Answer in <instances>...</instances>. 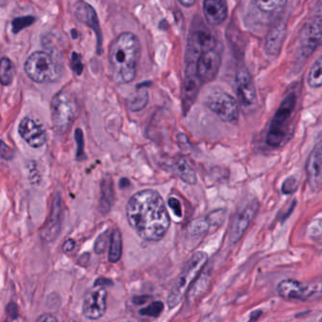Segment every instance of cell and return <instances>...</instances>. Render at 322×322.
I'll return each instance as SVG.
<instances>
[{
  "label": "cell",
  "mask_w": 322,
  "mask_h": 322,
  "mask_svg": "<svg viewBox=\"0 0 322 322\" xmlns=\"http://www.w3.org/2000/svg\"><path fill=\"white\" fill-rule=\"evenodd\" d=\"M126 216L137 235L149 242L160 241L170 227L164 199L152 189L141 190L131 197L126 206Z\"/></svg>",
  "instance_id": "6da1fadb"
},
{
  "label": "cell",
  "mask_w": 322,
  "mask_h": 322,
  "mask_svg": "<svg viewBox=\"0 0 322 322\" xmlns=\"http://www.w3.org/2000/svg\"><path fill=\"white\" fill-rule=\"evenodd\" d=\"M140 55L139 39L132 32H123L111 44L110 72L116 83H130L135 79Z\"/></svg>",
  "instance_id": "7a4b0ae2"
},
{
  "label": "cell",
  "mask_w": 322,
  "mask_h": 322,
  "mask_svg": "<svg viewBox=\"0 0 322 322\" xmlns=\"http://www.w3.org/2000/svg\"><path fill=\"white\" fill-rule=\"evenodd\" d=\"M207 261L208 255L206 253L203 251H198L185 264L168 294L167 306L169 309H173L181 304L188 291L189 287L195 280L199 277L201 270L205 267Z\"/></svg>",
  "instance_id": "3957f363"
},
{
  "label": "cell",
  "mask_w": 322,
  "mask_h": 322,
  "mask_svg": "<svg viewBox=\"0 0 322 322\" xmlns=\"http://www.w3.org/2000/svg\"><path fill=\"white\" fill-rule=\"evenodd\" d=\"M296 94H288L280 105L270 122L267 135V144L268 146L277 148L285 144L289 132L293 114L296 109Z\"/></svg>",
  "instance_id": "277c9868"
},
{
  "label": "cell",
  "mask_w": 322,
  "mask_h": 322,
  "mask_svg": "<svg viewBox=\"0 0 322 322\" xmlns=\"http://www.w3.org/2000/svg\"><path fill=\"white\" fill-rule=\"evenodd\" d=\"M51 121L57 134L70 130L78 114V105L73 96L66 90L57 93L51 100Z\"/></svg>",
  "instance_id": "5b68a950"
},
{
  "label": "cell",
  "mask_w": 322,
  "mask_h": 322,
  "mask_svg": "<svg viewBox=\"0 0 322 322\" xmlns=\"http://www.w3.org/2000/svg\"><path fill=\"white\" fill-rule=\"evenodd\" d=\"M25 72L37 83L54 82L59 78V69L53 58L44 51L34 52L27 59Z\"/></svg>",
  "instance_id": "8992f818"
},
{
  "label": "cell",
  "mask_w": 322,
  "mask_h": 322,
  "mask_svg": "<svg viewBox=\"0 0 322 322\" xmlns=\"http://www.w3.org/2000/svg\"><path fill=\"white\" fill-rule=\"evenodd\" d=\"M217 44L214 34L208 27L201 21L199 23H193L186 48L187 66H196L200 56L209 49L217 48Z\"/></svg>",
  "instance_id": "52a82bcc"
},
{
  "label": "cell",
  "mask_w": 322,
  "mask_h": 322,
  "mask_svg": "<svg viewBox=\"0 0 322 322\" xmlns=\"http://www.w3.org/2000/svg\"><path fill=\"white\" fill-rule=\"evenodd\" d=\"M205 104L222 121L234 124L239 119L238 102L226 92L221 90L211 92L206 97Z\"/></svg>",
  "instance_id": "ba28073f"
},
{
  "label": "cell",
  "mask_w": 322,
  "mask_h": 322,
  "mask_svg": "<svg viewBox=\"0 0 322 322\" xmlns=\"http://www.w3.org/2000/svg\"><path fill=\"white\" fill-rule=\"evenodd\" d=\"M322 46V18L314 17L308 20L298 34V54L303 60Z\"/></svg>",
  "instance_id": "9c48e42d"
},
{
  "label": "cell",
  "mask_w": 322,
  "mask_h": 322,
  "mask_svg": "<svg viewBox=\"0 0 322 322\" xmlns=\"http://www.w3.org/2000/svg\"><path fill=\"white\" fill-rule=\"evenodd\" d=\"M259 202L256 199L246 201L234 213L230 226L229 238L231 243L237 244L243 237L245 232L255 218L259 209Z\"/></svg>",
  "instance_id": "30bf717a"
},
{
  "label": "cell",
  "mask_w": 322,
  "mask_h": 322,
  "mask_svg": "<svg viewBox=\"0 0 322 322\" xmlns=\"http://www.w3.org/2000/svg\"><path fill=\"white\" fill-rule=\"evenodd\" d=\"M235 86L239 106L244 113L252 112L257 106L258 98L253 79L246 67H242L237 71Z\"/></svg>",
  "instance_id": "8fae6325"
},
{
  "label": "cell",
  "mask_w": 322,
  "mask_h": 322,
  "mask_svg": "<svg viewBox=\"0 0 322 322\" xmlns=\"http://www.w3.org/2000/svg\"><path fill=\"white\" fill-rule=\"evenodd\" d=\"M107 310V291L103 286H97L87 292L82 304V315L87 319L97 320Z\"/></svg>",
  "instance_id": "7c38bea8"
},
{
  "label": "cell",
  "mask_w": 322,
  "mask_h": 322,
  "mask_svg": "<svg viewBox=\"0 0 322 322\" xmlns=\"http://www.w3.org/2000/svg\"><path fill=\"white\" fill-rule=\"evenodd\" d=\"M221 65V55L217 48L209 49L196 62V74L202 83L210 82L218 76Z\"/></svg>",
  "instance_id": "4fadbf2b"
},
{
  "label": "cell",
  "mask_w": 322,
  "mask_h": 322,
  "mask_svg": "<svg viewBox=\"0 0 322 322\" xmlns=\"http://www.w3.org/2000/svg\"><path fill=\"white\" fill-rule=\"evenodd\" d=\"M62 217H63V207H62L61 195L56 194L51 202V209H50L49 218L40 231V237L43 240L51 242V241H54L55 239L58 237L61 231Z\"/></svg>",
  "instance_id": "5bb4252c"
},
{
  "label": "cell",
  "mask_w": 322,
  "mask_h": 322,
  "mask_svg": "<svg viewBox=\"0 0 322 322\" xmlns=\"http://www.w3.org/2000/svg\"><path fill=\"white\" fill-rule=\"evenodd\" d=\"M307 183L313 192L322 188V139L317 142L310 152L306 164Z\"/></svg>",
  "instance_id": "9a60e30c"
},
{
  "label": "cell",
  "mask_w": 322,
  "mask_h": 322,
  "mask_svg": "<svg viewBox=\"0 0 322 322\" xmlns=\"http://www.w3.org/2000/svg\"><path fill=\"white\" fill-rule=\"evenodd\" d=\"M18 134L33 148H39L47 143V133L43 125L31 117H25L19 123Z\"/></svg>",
  "instance_id": "2e32d148"
},
{
  "label": "cell",
  "mask_w": 322,
  "mask_h": 322,
  "mask_svg": "<svg viewBox=\"0 0 322 322\" xmlns=\"http://www.w3.org/2000/svg\"><path fill=\"white\" fill-rule=\"evenodd\" d=\"M74 12L76 18L79 22L86 25L87 27L91 28L95 31L97 38V53L101 51V43H102V33L99 27V21L97 17V12L95 9L83 0H79L74 8Z\"/></svg>",
  "instance_id": "e0dca14e"
},
{
  "label": "cell",
  "mask_w": 322,
  "mask_h": 322,
  "mask_svg": "<svg viewBox=\"0 0 322 322\" xmlns=\"http://www.w3.org/2000/svg\"><path fill=\"white\" fill-rule=\"evenodd\" d=\"M203 13L208 24H222L228 16L226 0H203Z\"/></svg>",
  "instance_id": "ac0fdd59"
},
{
  "label": "cell",
  "mask_w": 322,
  "mask_h": 322,
  "mask_svg": "<svg viewBox=\"0 0 322 322\" xmlns=\"http://www.w3.org/2000/svg\"><path fill=\"white\" fill-rule=\"evenodd\" d=\"M201 82L196 74L195 66H187L186 78L183 90V105L184 112H187L191 105L194 103L195 98L198 95Z\"/></svg>",
  "instance_id": "d6986e66"
},
{
  "label": "cell",
  "mask_w": 322,
  "mask_h": 322,
  "mask_svg": "<svg viewBox=\"0 0 322 322\" xmlns=\"http://www.w3.org/2000/svg\"><path fill=\"white\" fill-rule=\"evenodd\" d=\"M286 34V27L285 23H278L268 31L266 38L265 49L270 56H277L281 52L282 47L285 42Z\"/></svg>",
  "instance_id": "ffe728a7"
},
{
  "label": "cell",
  "mask_w": 322,
  "mask_h": 322,
  "mask_svg": "<svg viewBox=\"0 0 322 322\" xmlns=\"http://www.w3.org/2000/svg\"><path fill=\"white\" fill-rule=\"evenodd\" d=\"M277 293L286 299L304 300V284L296 280H284L277 286Z\"/></svg>",
  "instance_id": "44dd1931"
},
{
  "label": "cell",
  "mask_w": 322,
  "mask_h": 322,
  "mask_svg": "<svg viewBox=\"0 0 322 322\" xmlns=\"http://www.w3.org/2000/svg\"><path fill=\"white\" fill-rule=\"evenodd\" d=\"M170 170L183 182L190 185L197 183V175L192 166L184 158H178L170 164Z\"/></svg>",
  "instance_id": "7402d4cb"
},
{
  "label": "cell",
  "mask_w": 322,
  "mask_h": 322,
  "mask_svg": "<svg viewBox=\"0 0 322 322\" xmlns=\"http://www.w3.org/2000/svg\"><path fill=\"white\" fill-rule=\"evenodd\" d=\"M122 234L119 230H115L112 232L111 243L109 247L108 260L110 263L116 264L121 259Z\"/></svg>",
  "instance_id": "603a6c76"
},
{
  "label": "cell",
  "mask_w": 322,
  "mask_h": 322,
  "mask_svg": "<svg viewBox=\"0 0 322 322\" xmlns=\"http://www.w3.org/2000/svg\"><path fill=\"white\" fill-rule=\"evenodd\" d=\"M322 297V277L304 284V302L316 300Z\"/></svg>",
  "instance_id": "cb8c5ba5"
},
{
  "label": "cell",
  "mask_w": 322,
  "mask_h": 322,
  "mask_svg": "<svg viewBox=\"0 0 322 322\" xmlns=\"http://www.w3.org/2000/svg\"><path fill=\"white\" fill-rule=\"evenodd\" d=\"M148 102V93L144 89H137V91L128 97L127 105L131 112H140L144 109Z\"/></svg>",
  "instance_id": "d4e9b609"
},
{
  "label": "cell",
  "mask_w": 322,
  "mask_h": 322,
  "mask_svg": "<svg viewBox=\"0 0 322 322\" xmlns=\"http://www.w3.org/2000/svg\"><path fill=\"white\" fill-rule=\"evenodd\" d=\"M14 76L15 69L12 61L8 57H3L0 61V81L2 85H11Z\"/></svg>",
  "instance_id": "484cf974"
},
{
  "label": "cell",
  "mask_w": 322,
  "mask_h": 322,
  "mask_svg": "<svg viewBox=\"0 0 322 322\" xmlns=\"http://www.w3.org/2000/svg\"><path fill=\"white\" fill-rule=\"evenodd\" d=\"M307 82L312 88H318L322 86V56L311 67L307 77Z\"/></svg>",
  "instance_id": "4316f807"
},
{
  "label": "cell",
  "mask_w": 322,
  "mask_h": 322,
  "mask_svg": "<svg viewBox=\"0 0 322 322\" xmlns=\"http://www.w3.org/2000/svg\"><path fill=\"white\" fill-rule=\"evenodd\" d=\"M210 226H211V224L208 221L206 217L205 218L195 219L189 224V234H191L193 237H199V235H201V234H204L209 230Z\"/></svg>",
  "instance_id": "83f0119b"
},
{
  "label": "cell",
  "mask_w": 322,
  "mask_h": 322,
  "mask_svg": "<svg viewBox=\"0 0 322 322\" xmlns=\"http://www.w3.org/2000/svg\"><path fill=\"white\" fill-rule=\"evenodd\" d=\"M113 187L110 180H104V184L101 185V198H100V208L104 212L109 211L113 201Z\"/></svg>",
  "instance_id": "f1b7e54d"
},
{
  "label": "cell",
  "mask_w": 322,
  "mask_h": 322,
  "mask_svg": "<svg viewBox=\"0 0 322 322\" xmlns=\"http://www.w3.org/2000/svg\"><path fill=\"white\" fill-rule=\"evenodd\" d=\"M254 3L262 12H273L286 6L287 0H254Z\"/></svg>",
  "instance_id": "f546056e"
},
{
  "label": "cell",
  "mask_w": 322,
  "mask_h": 322,
  "mask_svg": "<svg viewBox=\"0 0 322 322\" xmlns=\"http://www.w3.org/2000/svg\"><path fill=\"white\" fill-rule=\"evenodd\" d=\"M164 310V304L163 302L156 300L153 302L151 304H148L145 308H142L139 311L141 316H147V317H153L156 318L161 316V314Z\"/></svg>",
  "instance_id": "4dcf8cb0"
},
{
  "label": "cell",
  "mask_w": 322,
  "mask_h": 322,
  "mask_svg": "<svg viewBox=\"0 0 322 322\" xmlns=\"http://www.w3.org/2000/svg\"><path fill=\"white\" fill-rule=\"evenodd\" d=\"M111 237H112V233H110L108 230H106L98 235L94 245V250L97 254H102L106 251V249L110 247Z\"/></svg>",
  "instance_id": "1f68e13d"
},
{
  "label": "cell",
  "mask_w": 322,
  "mask_h": 322,
  "mask_svg": "<svg viewBox=\"0 0 322 322\" xmlns=\"http://www.w3.org/2000/svg\"><path fill=\"white\" fill-rule=\"evenodd\" d=\"M35 22V18L33 16H24L15 18L12 23V31L13 33H18L19 31L26 29L27 27L31 26Z\"/></svg>",
  "instance_id": "d6a6232c"
},
{
  "label": "cell",
  "mask_w": 322,
  "mask_h": 322,
  "mask_svg": "<svg viewBox=\"0 0 322 322\" xmlns=\"http://www.w3.org/2000/svg\"><path fill=\"white\" fill-rule=\"evenodd\" d=\"M307 235L311 238L322 237V219H316L312 220L306 228Z\"/></svg>",
  "instance_id": "836d02e7"
},
{
  "label": "cell",
  "mask_w": 322,
  "mask_h": 322,
  "mask_svg": "<svg viewBox=\"0 0 322 322\" xmlns=\"http://www.w3.org/2000/svg\"><path fill=\"white\" fill-rule=\"evenodd\" d=\"M298 187V181L296 177H288L283 183L282 192L283 194L291 195L295 193Z\"/></svg>",
  "instance_id": "e575fe53"
},
{
  "label": "cell",
  "mask_w": 322,
  "mask_h": 322,
  "mask_svg": "<svg viewBox=\"0 0 322 322\" xmlns=\"http://www.w3.org/2000/svg\"><path fill=\"white\" fill-rule=\"evenodd\" d=\"M27 170H28V175H29V180L32 184H39L41 182V176L40 173L38 172L37 168V164L35 162H29L27 164Z\"/></svg>",
  "instance_id": "d590c367"
},
{
  "label": "cell",
  "mask_w": 322,
  "mask_h": 322,
  "mask_svg": "<svg viewBox=\"0 0 322 322\" xmlns=\"http://www.w3.org/2000/svg\"><path fill=\"white\" fill-rule=\"evenodd\" d=\"M75 139L77 143V159L82 160L84 156V140H83V133L80 128L76 130Z\"/></svg>",
  "instance_id": "8d00e7d4"
},
{
  "label": "cell",
  "mask_w": 322,
  "mask_h": 322,
  "mask_svg": "<svg viewBox=\"0 0 322 322\" xmlns=\"http://www.w3.org/2000/svg\"><path fill=\"white\" fill-rule=\"evenodd\" d=\"M225 210L219 209V210H216V211L211 212L207 216L206 218L208 219V221L210 222L211 226L219 225L225 219Z\"/></svg>",
  "instance_id": "74e56055"
},
{
  "label": "cell",
  "mask_w": 322,
  "mask_h": 322,
  "mask_svg": "<svg viewBox=\"0 0 322 322\" xmlns=\"http://www.w3.org/2000/svg\"><path fill=\"white\" fill-rule=\"evenodd\" d=\"M167 204L169 208L172 209V211L176 214L178 218H182L183 211H182V205L180 201L175 197H169L167 200Z\"/></svg>",
  "instance_id": "f35d334b"
},
{
  "label": "cell",
  "mask_w": 322,
  "mask_h": 322,
  "mask_svg": "<svg viewBox=\"0 0 322 322\" xmlns=\"http://www.w3.org/2000/svg\"><path fill=\"white\" fill-rule=\"evenodd\" d=\"M72 67H73L74 71L78 75H80L83 70L81 57H80V55H79V53L74 52L73 55H72Z\"/></svg>",
  "instance_id": "ab89813d"
},
{
  "label": "cell",
  "mask_w": 322,
  "mask_h": 322,
  "mask_svg": "<svg viewBox=\"0 0 322 322\" xmlns=\"http://www.w3.org/2000/svg\"><path fill=\"white\" fill-rule=\"evenodd\" d=\"M7 316H10L12 319H15L18 316V308L14 303H10L6 307Z\"/></svg>",
  "instance_id": "60d3db41"
},
{
  "label": "cell",
  "mask_w": 322,
  "mask_h": 322,
  "mask_svg": "<svg viewBox=\"0 0 322 322\" xmlns=\"http://www.w3.org/2000/svg\"><path fill=\"white\" fill-rule=\"evenodd\" d=\"M1 156L4 160H10L13 157V151L10 146H7L3 141L1 145Z\"/></svg>",
  "instance_id": "b9f144b4"
},
{
  "label": "cell",
  "mask_w": 322,
  "mask_h": 322,
  "mask_svg": "<svg viewBox=\"0 0 322 322\" xmlns=\"http://www.w3.org/2000/svg\"><path fill=\"white\" fill-rule=\"evenodd\" d=\"M75 246H76V242L75 240L72 238H69L67 239V241L62 245V251L65 253H68L70 251H72L75 249Z\"/></svg>",
  "instance_id": "7bdbcfd3"
},
{
  "label": "cell",
  "mask_w": 322,
  "mask_h": 322,
  "mask_svg": "<svg viewBox=\"0 0 322 322\" xmlns=\"http://www.w3.org/2000/svg\"><path fill=\"white\" fill-rule=\"evenodd\" d=\"M37 321H58V319L54 316L50 315V314H44L42 316H39L36 319Z\"/></svg>",
  "instance_id": "ee69618b"
},
{
  "label": "cell",
  "mask_w": 322,
  "mask_h": 322,
  "mask_svg": "<svg viewBox=\"0 0 322 322\" xmlns=\"http://www.w3.org/2000/svg\"><path fill=\"white\" fill-rule=\"evenodd\" d=\"M134 304H137V305H141V304H145L147 302V297L146 296H141V297H134L133 299Z\"/></svg>",
  "instance_id": "f6af8a7d"
},
{
  "label": "cell",
  "mask_w": 322,
  "mask_h": 322,
  "mask_svg": "<svg viewBox=\"0 0 322 322\" xmlns=\"http://www.w3.org/2000/svg\"><path fill=\"white\" fill-rule=\"evenodd\" d=\"M178 1H179V3L182 4L183 7L189 8V7L194 6L195 3H196L197 0H178Z\"/></svg>",
  "instance_id": "bcb514c9"
},
{
  "label": "cell",
  "mask_w": 322,
  "mask_h": 322,
  "mask_svg": "<svg viewBox=\"0 0 322 322\" xmlns=\"http://www.w3.org/2000/svg\"><path fill=\"white\" fill-rule=\"evenodd\" d=\"M262 311L258 310L254 312V313H252L251 315H250V317H249V320H256L259 316H261Z\"/></svg>",
  "instance_id": "7dc6e473"
},
{
  "label": "cell",
  "mask_w": 322,
  "mask_h": 322,
  "mask_svg": "<svg viewBox=\"0 0 322 322\" xmlns=\"http://www.w3.org/2000/svg\"><path fill=\"white\" fill-rule=\"evenodd\" d=\"M128 181L126 179V178H124V179H122L121 181H120V187L122 188H124V187H127L128 185Z\"/></svg>",
  "instance_id": "c3c4849f"
},
{
  "label": "cell",
  "mask_w": 322,
  "mask_h": 322,
  "mask_svg": "<svg viewBox=\"0 0 322 322\" xmlns=\"http://www.w3.org/2000/svg\"><path fill=\"white\" fill-rule=\"evenodd\" d=\"M320 320H321V321H322V318H321V319H320Z\"/></svg>",
  "instance_id": "681fc988"
}]
</instances>
